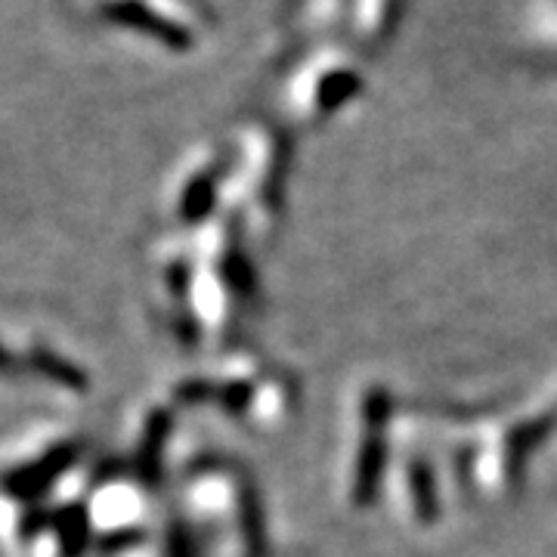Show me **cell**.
<instances>
[{
    "label": "cell",
    "instance_id": "cell-1",
    "mask_svg": "<svg viewBox=\"0 0 557 557\" xmlns=\"http://www.w3.org/2000/svg\"><path fill=\"white\" fill-rule=\"evenodd\" d=\"M359 87H362V75H359L357 62L341 47H319L295 72L292 109H298L300 119L329 115L341 102L350 100Z\"/></svg>",
    "mask_w": 557,
    "mask_h": 557
},
{
    "label": "cell",
    "instance_id": "cell-4",
    "mask_svg": "<svg viewBox=\"0 0 557 557\" xmlns=\"http://www.w3.org/2000/svg\"><path fill=\"white\" fill-rule=\"evenodd\" d=\"M350 3L354 0H298L295 3V35L300 38H319L329 35L338 25H350Z\"/></svg>",
    "mask_w": 557,
    "mask_h": 557
},
{
    "label": "cell",
    "instance_id": "cell-2",
    "mask_svg": "<svg viewBox=\"0 0 557 557\" xmlns=\"http://www.w3.org/2000/svg\"><path fill=\"white\" fill-rule=\"evenodd\" d=\"M106 16L127 25V28H137L143 35L168 44V47H177V50L189 47V40H193L189 28L174 20L171 10H164L159 3H149V0H109Z\"/></svg>",
    "mask_w": 557,
    "mask_h": 557
},
{
    "label": "cell",
    "instance_id": "cell-3",
    "mask_svg": "<svg viewBox=\"0 0 557 557\" xmlns=\"http://www.w3.org/2000/svg\"><path fill=\"white\" fill-rule=\"evenodd\" d=\"M403 0H354L350 3V32L359 44L379 47L394 35Z\"/></svg>",
    "mask_w": 557,
    "mask_h": 557
}]
</instances>
